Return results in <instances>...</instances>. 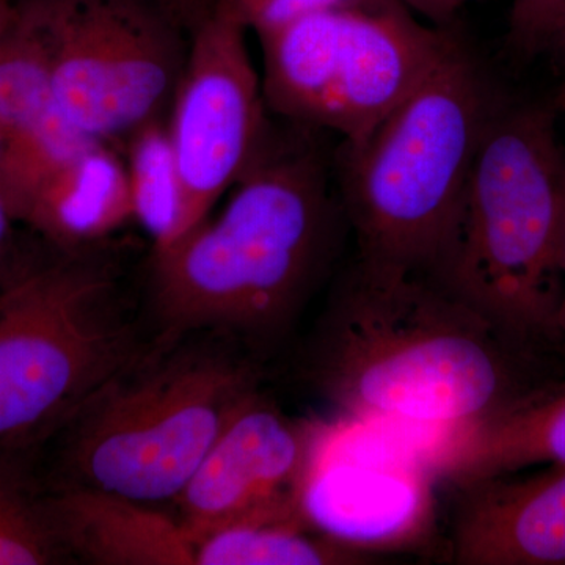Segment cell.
<instances>
[{"label": "cell", "instance_id": "cell-21", "mask_svg": "<svg viewBox=\"0 0 565 565\" xmlns=\"http://www.w3.org/2000/svg\"><path fill=\"white\" fill-rule=\"evenodd\" d=\"M247 31H274L319 11L373 7L388 0H222Z\"/></svg>", "mask_w": 565, "mask_h": 565}, {"label": "cell", "instance_id": "cell-14", "mask_svg": "<svg viewBox=\"0 0 565 565\" xmlns=\"http://www.w3.org/2000/svg\"><path fill=\"white\" fill-rule=\"evenodd\" d=\"M46 498L66 556L95 565H195V544L178 516L95 487L63 484Z\"/></svg>", "mask_w": 565, "mask_h": 565}, {"label": "cell", "instance_id": "cell-27", "mask_svg": "<svg viewBox=\"0 0 565 565\" xmlns=\"http://www.w3.org/2000/svg\"><path fill=\"white\" fill-rule=\"evenodd\" d=\"M552 107L556 111H565V81L564 84L561 85L559 90H557L555 99H553Z\"/></svg>", "mask_w": 565, "mask_h": 565}, {"label": "cell", "instance_id": "cell-7", "mask_svg": "<svg viewBox=\"0 0 565 565\" xmlns=\"http://www.w3.org/2000/svg\"><path fill=\"white\" fill-rule=\"evenodd\" d=\"M256 36L267 107L344 143L367 139L459 41L397 0L319 11Z\"/></svg>", "mask_w": 565, "mask_h": 565}, {"label": "cell", "instance_id": "cell-26", "mask_svg": "<svg viewBox=\"0 0 565 565\" xmlns=\"http://www.w3.org/2000/svg\"><path fill=\"white\" fill-rule=\"evenodd\" d=\"M18 14V0H0V39Z\"/></svg>", "mask_w": 565, "mask_h": 565}, {"label": "cell", "instance_id": "cell-4", "mask_svg": "<svg viewBox=\"0 0 565 565\" xmlns=\"http://www.w3.org/2000/svg\"><path fill=\"white\" fill-rule=\"evenodd\" d=\"M497 107L459 40L367 139L341 143L340 203L359 259L424 277L437 273Z\"/></svg>", "mask_w": 565, "mask_h": 565}, {"label": "cell", "instance_id": "cell-28", "mask_svg": "<svg viewBox=\"0 0 565 565\" xmlns=\"http://www.w3.org/2000/svg\"><path fill=\"white\" fill-rule=\"evenodd\" d=\"M555 47H557V50L563 52V55H564V58H565V29H564L563 33H561V35L557 36V40H556V43H555Z\"/></svg>", "mask_w": 565, "mask_h": 565}, {"label": "cell", "instance_id": "cell-23", "mask_svg": "<svg viewBox=\"0 0 565 565\" xmlns=\"http://www.w3.org/2000/svg\"><path fill=\"white\" fill-rule=\"evenodd\" d=\"M397 2L437 28H449L465 7L482 0H397Z\"/></svg>", "mask_w": 565, "mask_h": 565}, {"label": "cell", "instance_id": "cell-17", "mask_svg": "<svg viewBox=\"0 0 565 565\" xmlns=\"http://www.w3.org/2000/svg\"><path fill=\"white\" fill-rule=\"evenodd\" d=\"M195 565H355V552L319 534L303 514L258 516L226 523L200 534Z\"/></svg>", "mask_w": 565, "mask_h": 565}, {"label": "cell", "instance_id": "cell-10", "mask_svg": "<svg viewBox=\"0 0 565 565\" xmlns=\"http://www.w3.org/2000/svg\"><path fill=\"white\" fill-rule=\"evenodd\" d=\"M333 426L286 415L262 392L223 427L180 497L193 541L226 523L302 514L300 492Z\"/></svg>", "mask_w": 565, "mask_h": 565}, {"label": "cell", "instance_id": "cell-1", "mask_svg": "<svg viewBox=\"0 0 565 565\" xmlns=\"http://www.w3.org/2000/svg\"><path fill=\"white\" fill-rule=\"evenodd\" d=\"M535 359L433 278L356 259L319 319L308 374L349 419L448 429L541 382Z\"/></svg>", "mask_w": 565, "mask_h": 565}, {"label": "cell", "instance_id": "cell-9", "mask_svg": "<svg viewBox=\"0 0 565 565\" xmlns=\"http://www.w3.org/2000/svg\"><path fill=\"white\" fill-rule=\"evenodd\" d=\"M193 25L167 122L180 174L184 236L232 191L269 136L247 29L222 0H211Z\"/></svg>", "mask_w": 565, "mask_h": 565}, {"label": "cell", "instance_id": "cell-19", "mask_svg": "<svg viewBox=\"0 0 565 565\" xmlns=\"http://www.w3.org/2000/svg\"><path fill=\"white\" fill-rule=\"evenodd\" d=\"M25 452L0 446V565H44L66 557Z\"/></svg>", "mask_w": 565, "mask_h": 565}, {"label": "cell", "instance_id": "cell-22", "mask_svg": "<svg viewBox=\"0 0 565 565\" xmlns=\"http://www.w3.org/2000/svg\"><path fill=\"white\" fill-rule=\"evenodd\" d=\"M17 225V218L0 196V291L17 280L32 264L22 258Z\"/></svg>", "mask_w": 565, "mask_h": 565}, {"label": "cell", "instance_id": "cell-2", "mask_svg": "<svg viewBox=\"0 0 565 565\" xmlns=\"http://www.w3.org/2000/svg\"><path fill=\"white\" fill-rule=\"evenodd\" d=\"M225 207L152 255L159 340L221 333L277 340L302 310L330 258L343 207L321 152L267 136Z\"/></svg>", "mask_w": 565, "mask_h": 565}, {"label": "cell", "instance_id": "cell-20", "mask_svg": "<svg viewBox=\"0 0 565 565\" xmlns=\"http://www.w3.org/2000/svg\"><path fill=\"white\" fill-rule=\"evenodd\" d=\"M565 29V0H512L509 44L516 54L534 55L555 46Z\"/></svg>", "mask_w": 565, "mask_h": 565}, {"label": "cell", "instance_id": "cell-18", "mask_svg": "<svg viewBox=\"0 0 565 565\" xmlns=\"http://www.w3.org/2000/svg\"><path fill=\"white\" fill-rule=\"evenodd\" d=\"M126 141L122 158L131 185L134 221L151 237L154 252L166 250L184 236L181 182L169 126L154 118Z\"/></svg>", "mask_w": 565, "mask_h": 565}, {"label": "cell", "instance_id": "cell-16", "mask_svg": "<svg viewBox=\"0 0 565 565\" xmlns=\"http://www.w3.org/2000/svg\"><path fill=\"white\" fill-rule=\"evenodd\" d=\"M66 132L77 131L55 104L50 40L39 6L18 0L17 18L0 39V152Z\"/></svg>", "mask_w": 565, "mask_h": 565}, {"label": "cell", "instance_id": "cell-25", "mask_svg": "<svg viewBox=\"0 0 565 565\" xmlns=\"http://www.w3.org/2000/svg\"><path fill=\"white\" fill-rule=\"evenodd\" d=\"M211 0H173L174 10L184 20L195 22L210 6Z\"/></svg>", "mask_w": 565, "mask_h": 565}, {"label": "cell", "instance_id": "cell-8", "mask_svg": "<svg viewBox=\"0 0 565 565\" xmlns=\"http://www.w3.org/2000/svg\"><path fill=\"white\" fill-rule=\"evenodd\" d=\"M51 47L52 90L87 139H128L172 103L188 47L154 0H35Z\"/></svg>", "mask_w": 565, "mask_h": 565}, {"label": "cell", "instance_id": "cell-12", "mask_svg": "<svg viewBox=\"0 0 565 565\" xmlns=\"http://www.w3.org/2000/svg\"><path fill=\"white\" fill-rule=\"evenodd\" d=\"M451 559L460 565H565V465L460 487Z\"/></svg>", "mask_w": 565, "mask_h": 565}, {"label": "cell", "instance_id": "cell-3", "mask_svg": "<svg viewBox=\"0 0 565 565\" xmlns=\"http://www.w3.org/2000/svg\"><path fill=\"white\" fill-rule=\"evenodd\" d=\"M552 106L498 104L433 280L525 351H552L563 292L565 150Z\"/></svg>", "mask_w": 565, "mask_h": 565}, {"label": "cell", "instance_id": "cell-6", "mask_svg": "<svg viewBox=\"0 0 565 565\" xmlns=\"http://www.w3.org/2000/svg\"><path fill=\"white\" fill-rule=\"evenodd\" d=\"M143 351L117 281L87 250L0 291V446L29 451Z\"/></svg>", "mask_w": 565, "mask_h": 565}, {"label": "cell", "instance_id": "cell-13", "mask_svg": "<svg viewBox=\"0 0 565 565\" xmlns=\"http://www.w3.org/2000/svg\"><path fill=\"white\" fill-rule=\"evenodd\" d=\"M457 489L542 465H565V382H537L478 418L445 429L429 456Z\"/></svg>", "mask_w": 565, "mask_h": 565}, {"label": "cell", "instance_id": "cell-24", "mask_svg": "<svg viewBox=\"0 0 565 565\" xmlns=\"http://www.w3.org/2000/svg\"><path fill=\"white\" fill-rule=\"evenodd\" d=\"M561 269H563V292L553 321L552 352L565 360V218L563 234V253H561Z\"/></svg>", "mask_w": 565, "mask_h": 565}, {"label": "cell", "instance_id": "cell-15", "mask_svg": "<svg viewBox=\"0 0 565 565\" xmlns=\"http://www.w3.org/2000/svg\"><path fill=\"white\" fill-rule=\"evenodd\" d=\"M14 217L63 253L88 250L134 221L125 158L92 141L40 182Z\"/></svg>", "mask_w": 565, "mask_h": 565}, {"label": "cell", "instance_id": "cell-5", "mask_svg": "<svg viewBox=\"0 0 565 565\" xmlns=\"http://www.w3.org/2000/svg\"><path fill=\"white\" fill-rule=\"evenodd\" d=\"M258 382L248 360L188 337L159 340L63 426L68 484L148 504L177 500Z\"/></svg>", "mask_w": 565, "mask_h": 565}, {"label": "cell", "instance_id": "cell-11", "mask_svg": "<svg viewBox=\"0 0 565 565\" xmlns=\"http://www.w3.org/2000/svg\"><path fill=\"white\" fill-rule=\"evenodd\" d=\"M434 473L426 460L352 449L333 426L300 492L319 534L355 552H397L427 544L435 526Z\"/></svg>", "mask_w": 565, "mask_h": 565}]
</instances>
